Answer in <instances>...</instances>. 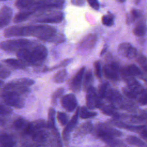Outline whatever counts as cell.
I'll use <instances>...</instances> for the list:
<instances>
[{"label": "cell", "mask_w": 147, "mask_h": 147, "mask_svg": "<svg viewBox=\"0 0 147 147\" xmlns=\"http://www.w3.org/2000/svg\"><path fill=\"white\" fill-rule=\"evenodd\" d=\"M56 33L54 27L39 24L11 26L4 30L3 35L6 37L32 36L41 40L52 42Z\"/></svg>", "instance_id": "cell-1"}, {"label": "cell", "mask_w": 147, "mask_h": 147, "mask_svg": "<svg viewBox=\"0 0 147 147\" xmlns=\"http://www.w3.org/2000/svg\"><path fill=\"white\" fill-rule=\"evenodd\" d=\"M16 54L26 65L37 66L45 61L48 56V50L43 45L30 44L19 50Z\"/></svg>", "instance_id": "cell-2"}, {"label": "cell", "mask_w": 147, "mask_h": 147, "mask_svg": "<svg viewBox=\"0 0 147 147\" xmlns=\"http://www.w3.org/2000/svg\"><path fill=\"white\" fill-rule=\"evenodd\" d=\"M47 129L48 128L44 119H37L30 122L26 135L30 136L34 142L42 145V144L45 143L48 138Z\"/></svg>", "instance_id": "cell-3"}, {"label": "cell", "mask_w": 147, "mask_h": 147, "mask_svg": "<svg viewBox=\"0 0 147 147\" xmlns=\"http://www.w3.org/2000/svg\"><path fill=\"white\" fill-rule=\"evenodd\" d=\"M34 81L29 78L16 79L7 83L2 90L13 91L24 95L29 92V87L34 84Z\"/></svg>", "instance_id": "cell-4"}, {"label": "cell", "mask_w": 147, "mask_h": 147, "mask_svg": "<svg viewBox=\"0 0 147 147\" xmlns=\"http://www.w3.org/2000/svg\"><path fill=\"white\" fill-rule=\"evenodd\" d=\"M64 3L65 0H41L30 8L34 14L37 12L41 13L47 11L61 9Z\"/></svg>", "instance_id": "cell-5"}, {"label": "cell", "mask_w": 147, "mask_h": 147, "mask_svg": "<svg viewBox=\"0 0 147 147\" xmlns=\"http://www.w3.org/2000/svg\"><path fill=\"white\" fill-rule=\"evenodd\" d=\"M30 44H32L31 41L26 38L10 39L0 42V48L5 52L16 53Z\"/></svg>", "instance_id": "cell-6"}, {"label": "cell", "mask_w": 147, "mask_h": 147, "mask_svg": "<svg viewBox=\"0 0 147 147\" xmlns=\"http://www.w3.org/2000/svg\"><path fill=\"white\" fill-rule=\"evenodd\" d=\"M1 97L3 101L9 106L20 109L24 107L25 101L22 95L18 93L2 90Z\"/></svg>", "instance_id": "cell-7"}, {"label": "cell", "mask_w": 147, "mask_h": 147, "mask_svg": "<svg viewBox=\"0 0 147 147\" xmlns=\"http://www.w3.org/2000/svg\"><path fill=\"white\" fill-rule=\"evenodd\" d=\"M95 133L103 141L110 137H118L122 135L121 131L102 123L98 124L96 126Z\"/></svg>", "instance_id": "cell-8"}, {"label": "cell", "mask_w": 147, "mask_h": 147, "mask_svg": "<svg viewBox=\"0 0 147 147\" xmlns=\"http://www.w3.org/2000/svg\"><path fill=\"white\" fill-rule=\"evenodd\" d=\"M36 21L38 23H59L64 19V14L59 11H47L40 13Z\"/></svg>", "instance_id": "cell-9"}, {"label": "cell", "mask_w": 147, "mask_h": 147, "mask_svg": "<svg viewBox=\"0 0 147 147\" xmlns=\"http://www.w3.org/2000/svg\"><path fill=\"white\" fill-rule=\"evenodd\" d=\"M86 99V105L91 110L99 107L102 104L100 100V97L96 94L94 87L92 86L87 89Z\"/></svg>", "instance_id": "cell-10"}, {"label": "cell", "mask_w": 147, "mask_h": 147, "mask_svg": "<svg viewBox=\"0 0 147 147\" xmlns=\"http://www.w3.org/2000/svg\"><path fill=\"white\" fill-rule=\"evenodd\" d=\"M119 65L115 61H109L103 66V72L105 75L111 80H117L119 74Z\"/></svg>", "instance_id": "cell-11"}, {"label": "cell", "mask_w": 147, "mask_h": 147, "mask_svg": "<svg viewBox=\"0 0 147 147\" xmlns=\"http://www.w3.org/2000/svg\"><path fill=\"white\" fill-rule=\"evenodd\" d=\"M118 52L121 56L129 59L135 58L137 55L136 48L128 42L120 44L118 47Z\"/></svg>", "instance_id": "cell-12"}, {"label": "cell", "mask_w": 147, "mask_h": 147, "mask_svg": "<svg viewBox=\"0 0 147 147\" xmlns=\"http://www.w3.org/2000/svg\"><path fill=\"white\" fill-rule=\"evenodd\" d=\"M79 107H78L76 112L75 113L74 115L72 117L70 121L67 123L65 128L64 129L62 133V136H63V139L64 141L66 143H68L70 137V133L71 132L74 130L75 127L76 126L78 121V117H79Z\"/></svg>", "instance_id": "cell-13"}, {"label": "cell", "mask_w": 147, "mask_h": 147, "mask_svg": "<svg viewBox=\"0 0 147 147\" xmlns=\"http://www.w3.org/2000/svg\"><path fill=\"white\" fill-rule=\"evenodd\" d=\"M61 103L63 107L68 112L74 111L78 105L76 98L72 94L64 95L61 99Z\"/></svg>", "instance_id": "cell-14"}, {"label": "cell", "mask_w": 147, "mask_h": 147, "mask_svg": "<svg viewBox=\"0 0 147 147\" xmlns=\"http://www.w3.org/2000/svg\"><path fill=\"white\" fill-rule=\"evenodd\" d=\"M12 16V9L7 6H3L0 10V29L3 28L9 25Z\"/></svg>", "instance_id": "cell-15"}, {"label": "cell", "mask_w": 147, "mask_h": 147, "mask_svg": "<svg viewBox=\"0 0 147 147\" xmlns=\"http://www.w3.org/2000/svg\"><path fill=\"white\" fill-rule=\"evenodd\" d=\"M85 71V67H82L75 74L70 83V88L73 91L77 92L80 89L83 75Z\"/></svg>", "instance_id": "cell-16"}, {"label": "cell", "mask_w": 147, "mask_h": 147, "mask_svg": "<svg viewBox=\"0 0 147 147\" xmlns=\"http://www.w3.org/2000/svg\"><path fill=\"white\" fill-rule=\"evenodd\" d=\"M16 137L11 134L2 133L0 134V146L12 147L16 145Z\"/></svg>", "instance_id": "cell-17"}, {"label": "cell", "mask_w": 147, "mask_h": 147, "mask_svg": "<svg viewBox=\"0 0 147 147\" xmlns=\"http://www.w3.org/2000/svg\"><path fill=\"white\" fill-rule=\"evenodd\" d=\"M97 40V36L94 34H90L87 35L80 42L79 48L81 50L91 49L95 45Z\"/></svg>", "instance_id": "cell-18"}, {"label": "cell", "mask_w": 147, "mask_h": 147, "mask_svg": "<svg viewBox=\"0 0 147 147\" xmlns=\"http://www.w3.org/2000/svg\"><path fill=\"white\" fill-rule=\"evenodd\" d=\"M29 124L30 122L21 117L16 119L13 122V126L14 128L17 131L24 134H26Z\"/></svg>", "instance_id": "cell-19"}, {"label": "cell", "mask_w": 147, "mask_h": 147, "mask_svg": "<svg viewBox=\"0 0 147 147\" xmlns=\"http://www.w3.org/2000/svg\"><path fill=\"white\" fill-rule=\"evenodd\" d=\"M34 14V12L30 8H26L22 9V11L18 13L14 18V22L15 23H20L29 19Z\"/></svg>", "instance_id": "cell-20"}, {"label": "cell", "mask_w": 147, "mask_h": 147, "mask_svg": "<svg viewBox=\"0 0 147 147\" xmlns=\"http://www.w3.org/2000/svg\"><path fill=\"white\" fill-rule=\"evenodd\" d=\"M4 63L10 67L17 69H24L26 67V64L20 59H16L13 58L7 59L5 60Z\"/></svg>", "instance_id": "cell-21"}, {"label": "cell", "mask_w": 147, "mask_h": 147, "mask_svg": "<svg viewBox=\"0 0 147 147\" xmlns=\"http://www.w3.org/2000/svg\"><path fill=\"white\" fill-rule=\"evenodd\" d=\"M122 72L125 76H136L140 75L141 74L139 68L134 64H131L125 67Z\"/></svg>", "instance_id": "cell-22"}, {"label": "cell", "mask_w": 147, "mask_h": 147, "mask_svg": "<svg viewBox=\"0 0 147 147\" xmlns=\"http://www.w3.org/2000/svg\"><path fill=\"white\" fill-rule=\"evenodd\" d=\"M105 98L111 102H117L121 100L122 95L117 90L109 88Z\"/></svg>", "instance_id": "cell-23"}, {"label": "cell", "mask_w": 147, "mask_h": 147, "mask_svg": "<svg viewBox=\"0 0 147 147\" xmlns=\"http://www.w3.org/2000/svg\"><path fill=\"white\" fill-rule=\"evenodd\" d=\"M133 33L134 35L138 37L144 36L146 33V26L145 22L141 20L139 21L135 25Z\"/></svg>", "instance_id": "cell-24"}, {"label": "cell", "mask_w": 147, "mask_h": 147, "mask_svg": "<svg viewBox=\"0 0 147 147\" xmlns=\"http://www.w3.org/2000/svg\"><path fill=\"white\" fill-rule=\"evenodd\" d=\"M41 0H17L15 5L20 9H24L30 7L36 4Z\"/></svg>", "instance_id": "cell-25"}, {"label": "cell", "mask_w": 147, "mask_h": 147, "mask_svg": "<svg viewBox=\"0 0 147 147\" xmlns=\"http://www.w3.org/2000/svg\"><path fill=\"white\" fill-rule=\"evenodd\" d=\"M92 130V124L90 122H86L80 126L75 132L76 136H80L87 134Z\"/></svg>", "instance_id": "cell-26"}, {"label": "cell", "mask_w": 147, "mask_h": 147, "mask_svg": "<svg viewBox=\"0 0 147 147\" xmlns=\"http://www.w3.org/2000/svg\"><path fill=\"white\" fill-rule=\"evenodd\" d=\"M55 110L53 107H50L48 113V120L46 122L47 126L48 129H55Z\"/></svg>", "instance_id": "cell-27"}, {"label": "cell", "mask_w": 147, "mask_h": 147, "mask_svg": "<svg viewBox=\"0 0 147 147\" xmlns=\"http://www.w3.org/2000/svg\"><path fill=\"white\" fill-rule=\"evenodd\" d=\"M97 115V113L94 111H88L85 106L79 107V115L82 119H88L92 118Z\"/></svg>", "instance_id": "cell-28"}, {"label": "cell", "mask_w": 147, "mask_h": 147, "mask_svg": "<svg viewBox=\"0 0 147 147\" xmlns=\"http://www.w3.org/2000/svg\"><path fill=\"white\" fill-rule=\"evenodd\" d=\"M68 73L66 69H63L59 70L53 76V80L56 83H61L65 81Z\"/></svg>", "instance_id": "cell-29"}, {"label": "cell", "mask_w": 147, "mask_h": 147, "mask_svg": "<svg viewBox=\"0 0 147 147\" xmlns=\"http://www.w3.org/2000/svg\"><path fill=\"white\" fill-rule=\"evenodd\" d=\"M126 141L127 144L131 145H134V146H146L145 144L140 138H137L136 136H129L126 138Z\"/></svg>", "instance_id": "cell-30"}, {"label": "cell", "mask_w": 147, "mask_h": 147, "mask_svg": "<svg viewBox=\"0 0 147 147\" xmlns=\"http://www.w3.org/2000/svg\"><path fill=\"white\" fill-rule=\"evenodd\" d=\"M93 80V76L91 71H88L86 72L84 79L83 85L84 88L87 89L89 87L91 86V84Z\"/></svg>", "instance_id": "cell-31"}, {"label": "cell", "mask_w": 147, "mask_h": 147, "mask_svg": "<svg viewBox=\"0 0 147 147\" xmlns=\"http://www.w3.org/2000/svg\"><path fill=\"white\" fill-rule=\"evenodd\" d=\"M130 121L134 123H147V115L132 116Z\"/></svg>", "instance_id": "cell-32"}, {"label": "cell", "mask_w": 147, "mask_h": 147, "mask_svg": "<svg viewBox=\"0 0 147 147\" xmlns=\"http://www.w3.org/2000/svg\"><path fill=\"white\" fill-rule=\"evenodd\" d=\"M106 144H107L109 146H125L122 142H121L119 140L115 139V137H110L103 141Z\"/></svg>", "instance_id": "cell-33"}, {"label": "cell", "mask_w": 147, "mask_h": 147, "mask_svg": "<svg viewBox=\"0 0 147 147\" xmlns=\"http://www.w3.org/2000/svg\"><path fill=\"white\" fill-rule=\"evenodd\" d=\"M99 107L101 109L102 111L104 114H105L107 115H112V116H117V117H118V113L115 111V110L114 109L113 107H110L109 106H104V105H102V104H101V105Z\"/></svg>", "instance_id": "cell-34"}, {"label": "cell", "mask_w": 147, "mask_h": 147, "mask_svg": "<svg viewBox=\"0 0 147 147\" xmlns=\"http://www.w3.org/2000/svg\"><path fill=\"white\" fill-rule=\"evenodd\" d=\"M102 22L107 26H111L114 24V16L111 14L103 16L102 18Z\"/></svg>", "instance_id": "cell-35"}, {"label": "cell", "mask_w": 147, "mask_h": 147, "mask_svg": "<svg viewBox=\"0 0 147 147\" xmlns=\"http://www.w3.org/2000/svg\"><path fill=\"white\" fill-rule=\"evenodd\" d=\"M72 61V59H65L64 60H63V61H61L60 63H59V64L56 65V66H54L53 67L51 68H45L43 69V72H45V71H52L56 69H57L59 68H61V67H64L66 65H67L68 64H69Z\"/></svg>", "instance_id": "cell-36"}, {"label": "cell", "mask_w": 147, "mask_h": 147, "mask_svg": "<svg viewBox=\"0 0 147 147\" xmlns=\"http://www.w3.org/2000/svg\"><path fill=\"white\" fill-rule=\"evenodd\" d=\"M64 90L63 88H59L53 92V94L52 95V98H51L52 103L53 105H55L56 104L57 99L62 95V94L64 92Z\"/></svg>", "instance_id": "cell-37"}, {"label": "cell", "mask_w": 147, "mask_h": 147, "mask_svg": "<svg viewBox=\"0 0 147 147\" xmlns=\"http://www.w3.org/2000/svg\"><path fill=\"white\" fill-rule=\"evenodd\" d=\"M109 88V85L107 82L102 83L99 89V96L101 98H105L106 92Z\"/></svg>", "instance_id": "cell-38"}, {"label": "cell", "mask_w": 147, "mask_h": 147, "mask_svg": "<svg viewBox=\"0 0 147 147\" xmlns=\"http://www.w3.org/2000/svg\"><path fill=\"white\" fill-rule=\"evenodd\" d=\"M57 119L61 125H65L67 123V116L63 112H57Z\"/></svg>", "instance_id": "cell-39"}, {"label": "cell", "mask_w": 147, "mask_h": 147, "mask_svg": "<svg viewBox=\"0 0 147 147\" xmlns=\"http://www.w3.org/2000/svg\"><path fill=\"white\" fill-rule=\"evenodd\" d=\"M10 75V72L0 63V78L6 79Z\"/></svg>", "instance_id": "cell-40"}, {"label": "cell", "mask_w": 147, "mask_h": 147, "mask_svg": "<svg viewBox=\"0 0 147 147\" xmlns=\"http://www.w3.org/2000/svg\"><path fill=\"white\" fill-rule=\"evenodd\" d=\"M94 72L95 76L100 79L102 77V71H101V64L99 61H96L94 64Z\"/></svg>", "instance_id": "cell-41"}, {"label": "cell", "mask_w": 147, "mask_h": 147, "mask_svg": "<svg viewBox=\"0 0 147 147\" xmlns=\"http://www.w3.org/2000/svg\"><path fill=\"white\" fill-rule=\"evenodd\" d=\"M11 112L12 110L9 107L0 103V115H7Z\"/></svg>", "instance_id": "cell-42"}, {"label": "cell", "mask_w": 147, "mask_h": 147, "mask_svg": "<svg viewBox=\"0 0 147 147\" xmlns=\"http://www.w3.org/2000/svg\"><path fill=\"white\" fill-rule=\"evenodd\" d=\"M138 62L140 66L146 71L147 72V59L145 56L143 55H141L138 58Z\"/></svg>", "instance_id": "cell-43"}, {"label": "cell", "mask_w": 147, "mask_h": 147, "mask_svg": "<svg viewBox=\"0 0 147 147\" xmlns=\"http://www.w3.org/2000/svg\"><path fill=\"white\" fill-rule=\"evenodd\" d=\"M64 41H65V37L63 34L56 33L52 42L55 44H60L64 42Z\"/></svg>", "instance_id": "cell-44"}, {"label": "cell", "mask_w": 147, "mask_h": 147, "mask_svg": "<svg viewBox=\"0 0 147 147\" xmlns=\"http://www.w3.org/2000/svg\"><path fill=\"white\" fill-rule=\"evenodd\" d=\"M123 91L125 95L129 98H130L131 99H135L137 97V94L135 93L134 91L130 90L129 88H125L123 89Z\"/></svg>", "instance_id": "cell-45"}, {"label": "cell", "mask_w": 147, "mask_h": 147, "mask_svg": "<svg viewBox=\"0 0 147 147\" xmlns=\"http://www.w3.org/2000/svg\"><path fill=\"white\" fill-rule=\"evenodd\" d=\"M90 6L94 10H98L99 9V3L98 0H87Z\"/></svg>", "instance_id": "cell-46"}, {"label": "cell", "mask_w": 147, "mask_h": 147, "mask_svg": "<svg viewBox=\"0 0 147 147\" xmlns=\"http://www.w3.org/2000/svg\"><path fill=\"white\" fill-rule=\"evenodd\" d=\"M138 101L142 105H147V92L142 94L139 98Z\"/></svg>", "instance_id": "cell-47"}, {"label": "cell", "mask_w": 147, "mask_h": 147, "mask_svg": "<svg viewBox=\"0 0 147 147\" xmlns=\"http://www.w3.org/2000/svg\"><path fill=\"white\" fill-rule=\"evenodd\" d=\"M130 14L131 15V16L136 20V18H138L140 17L141 16V12L140 10L136 9H133L131 10V12H130Z\"/></svg>", "instance_id": "cell-48"}, {"label": "cell", "mask_w": 147, "mask_h": 147, "mask_svg": "<svg viewBox=\"0 0 147 147\" xmlns=\"http://www.w3.org/2000/svg\"><path fill=\"white\" fill-rule=\"evenodd\" d=\"M71 3L74 5L82 6L84 5L85 0H71Z\"/></svg>", "instance_id": "cell-49"}, {"label": "cell", "mask_w": 147, "mask_h": 147, "mask_svg": "<svg viewBox=\"0 0 147 147\" xmlns=\"http://www.w3.org/2000/svg\"><path fill=\"white\" fill-rule=\"evenodd\" d=\"M140 135L141 137L144 139L146 141H147V126L143 129L141 131H140Z\"/></svg>", "instance_id": "cell-50"}, {"label": "cell", "mask_w": 147, "mask_h": 147, "mask_svg": "<svg viewBox=\"0 0 147 147\" xmlns=\"http://www.w3.org/2000/svg\"><path fill=\"white\" fill-rule=\"evenodd\" d=\"M106 50H107V47H105L104 48L102 49V51L100 52V55H102L103 54H104L105 53V52L106 51Z\"/></svg>", "instance_id": "cell-51"}, {"label": "cell", "mask_w": 147, "mask_h": 147, "mask_svg": "<svg viewBox=\"0 0 147 147\" xmlns=\"http://www.w3.org/2000/svg\"><path fill=\"white\" fill-rule=\"evenodd\" d=\"M140 2V0H135L134 1V3H135V4H136V5H137V4H138V3Z\"/></svg>", "instance_id": "cell-52"}, {"label": "cell", "mask_w": 147, "mask_h": 147, "mask_svg": "<svg viewBox=\"0 0 147 147\" xmlns=\"http://www.w3.org/2000/svg\"><path fill=\"white\" fill-rule=\"evenodd\" d=\"M126 1V0H121V2H125Z\"/></svg>", "instance_id": "cell-53"}, {"label": "cell", "mask_w": 147, "mask_h": 147, "mask_svg": "<svg viewBox=\"0 0 147 147\" xmlns=\"http://www.w3.org/2000/svg\"><path fill=\"white\" fill-rule=\"evenodd\" d=\"M2 81L0 80V86H1V84H2Z\"/></svg>", "instance_id": "cell-54"}, {"label": "cell", "mask_w": 147, "mask_h": 147, "mask_svg": "<svg viewBox=\"0 0 147 147\" xmlns=\"http://www.w3.org/2000/svg\"><path fill=\"white\" fill-rule=\"evenodd\" d=\"M117 1H118V2H121V0H117Z\"/></svg>", "instance_id": "cell-55"}, {"label": "cell", "mask_w": 147, "mask_h": 147, "mask_svg": "<svg viewBox=\"0 0 147 147\" xmlns=\"http://www.w3.org/2000/svg\"><path fill=\"white\" fill-rule=\"evenodd\" d=\"M0 1H6V0H0Z\"/></svg>", "instance_id": "cell-56"}]
</instances>
